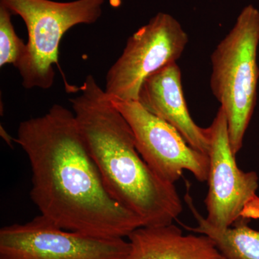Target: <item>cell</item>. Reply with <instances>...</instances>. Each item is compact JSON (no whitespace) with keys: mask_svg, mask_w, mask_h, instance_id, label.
I'll list each match as a JSON object with an SVG mask.
<instances>
[{"mask_svg":"<svg viewBox=\"0 0 259 259\" xmlns=\"http://www.w3.org/2000/svg\"><path fill=\"white\" fill-rule=\"evenodd\" d=\"M28 156L30 197L56 226L100 238H124L144 227L107 192L74 112L54 104L20 122L15 139Z\"/></svg>","mask_w":259,"mask_h":259,"instance_id":"1","label":"cell"},{"mask_svg":"<svg viewBox=\"0 0 259 259\" xmlns=\"http://www.w3.org/2000/svg\"><path fill=\"white\" fill-rule=\"evenodd\" d=\"M80 91L70 102L107 192L144 226L173 223L183 210L175 185L160 179L141 157L129 124L93 75Z\"/></svg>","mask_w":259,"mask_h":259,"instance_id":"2","label":"cell"},{"mask_svg":"<svg viewBox=\"0 0 259 259\" xmlns=\"http://www.w3.org/2000/svg\"><path fill=\"white\" fill-rule=\"evenodd\" d=\"M259 10L248 5L211 55L210 88L226 115L235 154L241 151L257 100Z\"/></svg>","mask_w":259,"mask_h":259,"instance_id":"3","label":"cell"},{"mask_svg":"<svg viewBox=\"0 0 259 259\" xmlns=\"http://www.w3.org/2000/svg\"><path fill=\"white\" fill-rule=\"evenodd\" d=\"M106 0H0L25 22L28 40L25 56L17 69L26 89L51 88L59 64V47L70 28L96 23Z\"/></svg>","mask_w":259,"mask_h":259,"instance_id":"4","label":"cell"},{"mask_svg":"<svg viewBox=\"0 0 259 259\" xmlns=\"http://www.w3.org/2000/svg\"><path fill=\"white\" fill-rule=\"evenodd\" d=\"M189 42L187 32L171 15L158 13L127 39L122 54L107 71L109 99L138 101L145 80L177 62Z\"/></svg>","mask_w":259,"mask_h":259,"instance_id":"5","label":"cell"},{"mask_svg":"<svg viewBox=\"0 0 259 259\" xmlns=\"http://www.w3.org/2000/svg\"><path fill=\"white\" fill-rule=\"evenodd\" d=\"M129 250L124 238L68 231L41 214L0 230V259H125Z\"/></svg>","mask_w":259,"mask_h":259,"instance_id":"6","label":"cell"},{"mask_svg":"<svg viewBox=\"0 0 259 259\" xmlns=\"http://www.w3.org/2000/svg\"><path fill=\"white\" fill-rule=\"evenodd\" d=\"M110 100L132 130L141 157L160 179L175 185L183 172L188 171L199 182L207 180V155L191 147L176 129L139 102Z\"/></svg>","mask_w":259,"mask_h":259,"instance_id":"7","label":"cell"},{"mask_svg":"<svg viewBox=\"0 0 259 259\" xmlns=\"http://www.w3.org/2000/svg\"><path fill=\"white\" fill-rule=\"evenodd\" d=\"M209 136L208 192L204 199L206 222L214 228H230L243 216L258 188L254 171L238 168L232 150L225 112L220 107L211 125Z\"/></svg>","mask_w":259,"mask_h":259,"instance_id":"8","label":"cell"},{"mask_svg":"<svg viewBox=\"0 0 259 259\" xmlns=\"http://www.w3.org/2000/svg\"><path fill=\"white\" fill-rule=\"evenodd\" d=\"M140 105L180 133L191 147L208 156L207 128L199 127L191 117L177 62L171 63L145 80L140 90Z\"/></svg>","mask_w":259,"mask_h":259,"instance_id":"9","label":"cell"},{"mask_svg":"<svg viewBox=\"0 0 259 259\" xmlns=\"http://www.w3.org/2000/svg\"><path fill=\"white\" fill-rule=\"evenodd\" d=\"M127 238L125 259H224L209 237L185 235L173 223L141 227Z\"/></svg>","mask_w":259,"mask_h":259,"instance_id":"10","label":"cell"},{"mask_svg":"<svg viewBox=\"0 0 259 259\" xmlns=\"http://www.w3.org/2000/svg\"><path fill=\"white\" fill-rule=\"evenodd\" d=\"M185 201L197 221V226L187 229L209 237L224 259H259V231L248 226L250 218L243 216L230 228L218 229L206 222L188 193L186 194ZM249 214L251 219H259L257 196L250 202Z\"/></svg>","mask_w":259,"mask_h":259,"instance_id":"11","label":"cell"},{"mask_svg":"<svg viewBox=\"0 0 259 259\" xmlns=\"http://www.w3.org/2000/svg\"><path fill=\"white\" fill-rule=\"evenodd\" d=\"M13 15L3 3H0V66L13 64L17 67L25 56L27 46L18 37L12 23Z\"/></svg>","mask_w":259,"mask_h":259,"instance_id":"12","label":"cell"}]
</instances>
